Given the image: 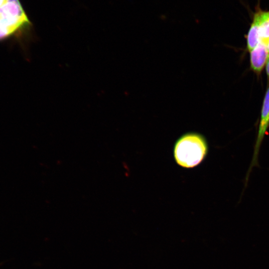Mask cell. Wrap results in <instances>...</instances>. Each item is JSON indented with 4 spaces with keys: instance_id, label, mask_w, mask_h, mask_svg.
<instances>
[{
    "instance_id": "obj_1",
    "label": "cell",
    "mask_w": 269,
    "mask_h": 269,
    "mask_svg": "<svg viewBox=\"0 0 269 269\" xmlns=\"http://www.w3.org/2000/svg\"><path fill=\"white\" fill-rule=\"evenodd\" d=\"M208 151V143L205 137L197 133L189 132L182 135L176 140L173 155L178 165L190 168L200 164Z\"/></svg>"
},
{
    "instance_id": "obj_2",
    "label": "cell",
    "mask_w": 269,
    "mask_h": 269,
    "mask_svg": "<svg viewBox=\"0 0 269 269\" xmlns=\"http://www.w3.org/2000/svg\"><path fill=\"white\" fill-rule=\"evenodd\" d=\"M30 24L19 0H6L0 7V41L18 34Z\"/></svg>"
},
{
    "instance_id": "obj_3",
    "label": "cell",
    "mask_w": 269,
    "mask_h": 269,
    "mask_svg": "<svg viewBox=\"0 0 269 269\" xmlns=\"http://www.w3.org/2000/svg\"><path fill=\"white\" fill-rule=\"evenodd\" d=\"M269 127V88H268L263 103L261 120L258 134L254 146L252 159L245 177V186L248 182L251 172L255 166H259L258 157L263 139Z\"/></svg>"
},
{
    "instance_id": "obj_4",
    "label": "cell",
    "mask_w": 269,
    "mask_h": 269,
    "mask_svg": "<svg viewBox=\"0 0 269 269\" xmlns=\"http://www.w3.org/2000/svg\"><path fill=\"white\" fill-rule=\"evenodd\" d=\"M251 67L256 72H260L269 57L267 44L260 41L251 51Z\"/></svg>"
},
{
    "instance_id": "obj_5",
    "label": "cell",
    "mask_w": 269,
    "mask_h": 269,
    "mask_svg": "<svg viewBox=\"0 0 269 269\" xmlns=\"http://www.w3.org/2000/svg\"><path fill=\"white\" fill-rule=\"evenodd\" d=\"M255 14L259 20L260 41L266 44L269 40V11L258 10Z\"/></svg>"
},
{
    "instance_id": "obj_6",
    "label": "cell",
    "mask_w": 269,
    "mask_h": 269,
    "mask_svg": "<svg viewBox=\"0 0 269 269\" xmlns=\"http://www.w3.org/2000/svg\"><path fill=\"white\" fill-rule=\"evenodd\" d=\"M259 27L258 19L257 16L254 14L253 21L247 36V45L250 51L252 50L260 41Z\"/></svg>"
},
{
    "instance_id": "obj_7",
    "label": "cell",
    "mask_w": 269,
    "mask_h": 269,
    "mask_svg": "<svg viewBox=\"0 0 269 269\" xmlns=\"http://www.w3.org/2000/svg\"><path fill=\"white\" fill-rule=\"evenodd\" d=\"M267 73L268 77L269 78V59L268 61V63L267 65Z\"/></svg>"
},
{
    "instance_id": "obj_8",
    "label": "cell",
    "mask_w": 269,
    "mask_h": 269,
    "mask_svg": "<svg viewBox=\"0 0 269 269\" xmlns=\"http://www.w3.org/2000/svg\"><path fill=\"white\" fill-rule=\"evenodd\" d=\"M6 0H0V7L4 3Z\"/></svg>"
},
{
    "instance_id": "obj_9",
    "label": "cell",
    "mask_w": 269,
    "mask_h": 269,
    "mask_svg": "<svg viewBox=\"0 0 269 269\" xmlns=\"http://www.w3.org/2000/svg\"><path fill=\"white\" fill-rule=\"evenodd\" d=\"M266 44H267L268 50L269 53V40L267 42Z\"/></svg>"
}]
</instances>
